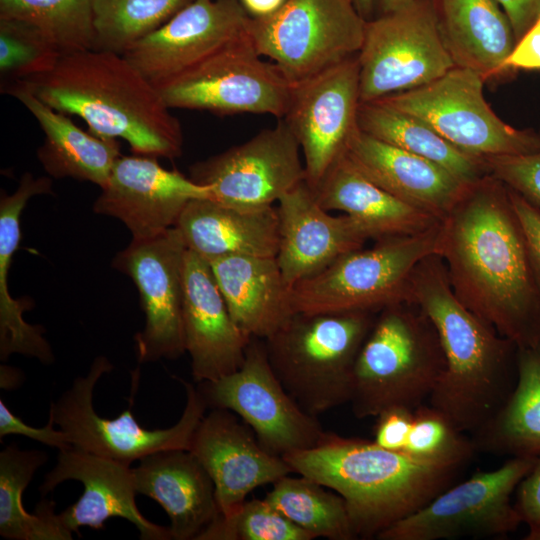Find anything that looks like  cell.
Here are the masks:
<instances>
[{
	"label": "cell",
	"mask_w": 540,
	"mask_h": 540,
	"mask_svg": "<svg viewBox=\"0 0 540 540\" xmlns=\"http://www.w3.org/2000/svg\"><path fill=\"white\" fill-rule=\"evenodd\" d=\"M536 457H512L491 471L445 489L416 512L382 531L379 540H441L503 536L522 523L511 495Z\"/></svg>",
	"instance_id": "12"
},
{
	"label": "cell",
	"mask_w": 540,
	"mask_h": 540,
	"mask_svg": "<svg viewBox=\"0 0 540 540\" xmlns=\"http://www.w3.org/2000/svg\"><path fill=\"white\" fill-rule=\"evenodd\" d=\"M265 499L314 538H357L345 500L308 477L286 475L278 479Z\"/></svg>",
	"instance_id": "34"
},
{
	"label": "cell",
	"mask_w": 540,
	"mask_h": 540,
	"mask_svg": "<svg viewBox=\"0 0 540 540\" xmlns=\"http://www.w3.org/2000/svg\"><path fill=\"white\" fill-rule=\"evenodd\" d=\"M249 19L240 0H194L122 55L158 87L247 35Z\"/></svg>",
	"instance_id": "17"
},
{
	"label": "cell",
	"mask_w": 540,
	"mask_h": 540,
	"mask_svg": "<svg viewBox=\"0 0 540 540\" xmlns=\"http://www.w3.org/2000/svg\"><path fill=\"white\" fill-rule=\"evenodd\" d=\"M441 226L437 254L459 300L517 348L540 343V289L508 188L486 175Z\"/></svg>",
	"instance_id": "1"
},
{
	"label": "cell",
	"mask_w": 540,
	"mask_h": 540,
	"mask_svg": "<svg viewBox=\"0 0 540 540\" xmlns=\"http://www.w3.org/2000/svg\"><path fill=\"white\" fill-rule=\"evenodd\" d=\"M60 56V51L33 25L0 17V73L8 83L48 72Z\"/></svg>",
	"instance_id": "39"
},
{
	"label": "cell",
	"mask_w": 540,
	"mask_h": 540,
	"mask_svg": "<svg viewBox=\"0 0 540 540\" xmlns=\"http://www.w3.org/2000/svg\"><path fill=\"white\" fill-rule=\"evenodd\" d=\"M345 154L377 185L439 220L469 186L442 166L380 141L359 128L349 140Z\"/></svg>",
	"instance_id": "23"
},
{
	"label": "cell",
	"mask_w": 540,
	"mask_h": 540,
	"mask_svg": "<svg viewBox=\"0 0 540 540\" xmlns=\"http://www.w3.org/2000/svg\"><path fill=\"white\" fill-rule=\"evenodd\" d=\"M48 455L21 450L12 444L0 453V535L8 540H71L72 532L60 522L55 503L44 497L35 513L26 512L22 494Z\"/></svg>",
	"instance_id": "33"
},
{
	"label": "cell",
	"mask_w": 540,
	"mask_h": 540,
	"mask_svg": "<svg viewBox=\"0 0 540 540\" xmlns=\"http://www.w3.org/2000/svg\"><path fill=\"white\" fill-rule=\"evenodd\" d=\"M189 451L210 475L222 516L237 510L257 487L293 473L283 457L268 452L252 429L227 409L213 408L204 415Z\"/></svg>",
	"instance_id": "19"
},
{
	"label": "cell",
	"mask_w": 540,
	"mask_h": 540,
	"mask_svg": "<svg viewBox=\"0 0 540 540\" xmlns=\"http://www.w3.org/2000/svg\"><path fill=\"white\" fill-rule=\"evenodd\" d=\"M236 325L265 340L293 314L276 257L232 255L209 262Z\"/></svg>",
	"instance_id": "28"
},
{
	"label": "cell",
	"mask_w": 540,
	"mask_h": 540,
	"mask_svg": "<svg viewBox=\"0 0 540 540\" xmlns=\"http://www.w3.org/2000/svg\"><path fill=\"white\" fill-rule=\"evenodd\" d=\"M357 125L380 141L442 166L464 184L488 175L484 159L458 150L423 120L378 101L360 102Z\"/></svg>",
	"instance_id": "32"
},
{
	"label": "cell",
	"mask_w": 540,
	"mask_h": 540,
	"mask_svg": "<svg viewBox=\"0 0 540 540\" xmlns=\"http://www.w3.org/2000/svg\"><path fill=\"white\" fill-rule=\"evenodd\" d=\"M248 34L221 47L157 87L170 109L237 113L287 112L294 84L274 62L264 61Z\"/></svg>",
	"instance_id": "11"
},
{
	"label": "cell",
	"mask_w": 540,
	"mask_h": 540,
	"mask_svg": "<svg viewBox=\"0 0 540 540\" xmlns=\"http://www.w3.org/2000/svg\"><path fill=\"white\" fill-rule=\"evenodd\" d=\"M359 84L358 54L294 83L282 119L300 145L310 187L345 154L358 129Z\"/></svg>",
	"instance_id": "16"
},
{
	"label": "cell",
	"mask_w": 540,
	"mask_h": 540,
	"mask_svg": "<svg viewBox=\"0 0 540 540\" xmlns=\"http://www.w3.org/2000/svg\"><path fill=\"white\" fill-rule=\"evenodd\" d=\"M137 493L166 511L174 540H197L220 515L214 483L189 450L152 453L132 468Z\"/></svg>",
	"instance_id": "24"
},
{
	"label": "cell",
	"mask_w": 540,
	"mask_h": 540,
	"mask_svg": "<svg viewBox=\"0 0 540 540\" xmlns=\"http://www.w3.org/2000/svg\"><path fill=\"white\" fill-rule=\"evenodd\" d=\"M174 227L187 249L208 262L232 255L276 257L278 252L279 218L273 206L241 209L194 199Z\"/></svg>",
	"instance_id": "25"
},
{
	"label": "cell",
	"mask_w": 540,
	"mask_h": 540,
	"mask_svg": "<svg viewBox=\"0 0 540 540\" xmlns=\"http://www.w3.org/2000/svg\"><path fill=\"white\" fill-rule=\"evenodd\" d=\"M14 82L53 109L82 118L92 133L125 140L136 155L174 159L182 153L179 120L157 87L121 54H62L48 72Z\"/></svg>",
	"instance_id": "2"
},
{
	"label": "cell",
	"mask_w": 540,
	"mask_h": 540,
	"mask_svg": "<svg viewBox=\"0 0 540 540\" xmlns=\"http://www.w3.org/2000/svg\"><path fill=\"white\" fill-rule=\"evenodd\" d=\"M294 473L344 500L357 538H376L448 488L458 467L413 458L374 441L325 432L314 447L283 456Z\"/></svg>",
	"instance_id": "3"
},
{
	"label": "cell",
	"mask_w": 540,
	"mask_h": 540,
	"mask_svg": "<svg viewBox=\"0 0 540 540\" xmlns=\"http://www.w3.org/2000/svg\"><path fill=\"white\" fill-rule=\"evenodd\" d=\"M358 61L361 102L424 86L455 67L433 0H415L366 21Z\"/></svg>",
	"instance_id": "10"
},
{
	"label": "cell",
	"mask_w": 540,
	"mask_h": 540,
	"mask_svg": "<svg viewBox=\"0 0 540 540\" xmlns=\"http://www.w3.org/2000/svg\"><path fill=\"white\" fill-rule=\"evenodd\" d=\"M506 14L515 43L540 17V0H495Z\"/></svg>",
	"instance_id": "46"
},
{
	"label": "cell",
	"mask_w": 540,
	"mask_h": 540,
	"mask_svg": "<svg viewBox=\"0 0 540 540\" xmlns=\"http://www.w3.org/2000/svg\"><path fill=\"white\" fill-rule=\"evenodd\" d=\"M310 188L325 210L351 216L375 240L419 233L441 221L377 185L346 154Z\"/></svg>",
	"instance_id": "27"
},
{
	"label": "cell",
	"mask_w": 540,
	"mask_h": 540,
	"mask_svg": "<svg viewBox=\"0 0 540 540\" xmlns=\"http://www.w3.org/2000/svg\"><path fill=\"white\" fill-rule=\"evenodd\" d=\"M300 145L279 119L273 128L258 132L190 167V178L208 186L212 200L235 208L272 206L287 192L306 181Z\"/></svg>",
	"instance_id": "14"
},
{
	"label": "cell",
	"mask_w": 540,
	"mask_h": 540,
	"mask_svg": "<svg viewBox=\"0 0 540 540\" xmlns=\"http://www.w3.org/2000/svg\"><path fill=\"white\" fill-rule=\"evenodd\" d=\"M95 0H0V17L36 27L62 54L95 49Z\"/></svg>",
	"instance_id": "35"
},
{
	"label": "cell",
	"mask_w": 540,
	"mask_h": 540,
	"mask_svg": "<svg viewBox=\"0 0 540 540\" xmlns=\"http://www.w3.org/2000/svg\"><path fill=\"white\" fill-rule=\"evenodd\" d=\"M440 33L455 66L485 79L506 74L515 45L511 24L495 0H433Z\"/></svg>",
	"instance_id": "29"
},
{
	"label": "cell",
	"mask_w": 540,
	"mask_h": 540,
	"mask_svg": "<svg viewBox=\"0 0 540 540\" xmlns=\"http://www.w3.org/2000/svg\"><path fill=\"white\" fill-rule=\"evenodd\" d=\"M187 247L176 227L147 239H132L112 265L135 283L145 327L135 335L139 362L177 359L185 350L182 320Z\"/></svg>",
	"instance_id": "15"
},
{
	"label": "cell",
	"mask_w": 540,
	"mask_h": 540,
	"mask_svg": "<svg viewBox=\"0 0 540 540\" xmlns=\"http://www.w3.org/2000/svg\"><path fill=\"white\" fill-rule=\"evenodd\" d=\"M503 66L507 73L513 70H540V17L516 41Z\"/></svg>",
	"instance_id": "45"
},
{
	"label": "cell",
	"mask_w": 540,
	"mask_h": 540,
	"mask_svg": "<svg viewBox=\"0 0 540 540\" xmlns=\"http://www.w3.org/2000/svg\"><path fill=\"white\" fill-rule=\"evenodd\" d=\"M66 480L84 487L80 498L58 513L61 524L72 533L82 526L103 529L106 520L120 517L135 525L142 540L172 539L169 526L152 523L139 511L130 466L75 448L60 450L56 465L39 487L42 496Z\"/></svg>",
	"instance_id": "20"
},
{
	"label": "cell",
	"mask_w": 540,
	"mask_h": 540,
	"mask_svg": "<svg viewBox=\"0 0 540 540\" xmlns=\"http://www.w3.org/2000/svg\"><path fill=\"white\" fill-rule=\"evenodd\" d=\"M48 177L22 175L16 191L1 193L0 199V357L6 360L13 353L36 357L42 363L54 360L51 347L42 336L43 327L23 319L27 301L15 300L8 289V272L12 257L21 240L20 217L29 199L35 195L51 194Z\"/></svg>",
	"instance_id": "30"
},
{
	"label": "cell",
	"mask_w": 540,
	"mask_h": 540,
	"mask_svg": "<svg viewBox=\"0 0 540 540\" xmlns=\"http://www.w3.org/2000/svg\"><path fill=\"white\" fill-rule=\"evenodd\" d=\"M365 26L352 0H287L269 17H250L247 34L294 84L357 55Z\"/></svg>",
	"instance_id": "9"
},
{
	"label": "cell",
	"mask_w": 540,
	"mask_h": 540,
	"mask_svg": "<svg viewBox=\"0 0 540 540\" xmlns=\"http://www.w3.org/2000/svg\"><path fill=\"white\" fill-rule=\"evenodd\" d=\"M540 134V131L538 132ZM488 174L540 208V150L484 158Z\"/></svg>",
	"instance_id": "40"
},
{
	"label": "cell",
	"mask_w": 540,
	"mask_h": 540,
	"mask_svg": "<svg viewBox=\"0 0 540 540\" xmlns=\"http://www.w3.org/2000/svg\"><path fill=\"white\" fill-rule=\"evenodd\" d=\"M2 91L15 97L37 120L44 133L37 157L50 176L105 186L121 156L117 138L82 130L68 114L48 106L17 82L5 84Z\"/></svg>",
	"instance_id": "26"
},
{
	"label": "cell",
	"mask_w": 540,
	"mask_h": 540,
	"mask_svg": "<svg viewBox=\"0 0 540 540\" xmlns=\"http://www.w3.org/2000/svg\"><path fill=\"white\" fill-rule=\"evenodd\" d=\"M265 498L245 501L228 516L219 515L197 540H313Z\"/></svg>",
	"instance_id": "37"
},
{
	"label": "cell",
	"mask_w": 540,
	"mask_h": 540,
	"mask_svg": "<svg viewBox=\"0 0 540 540\" xmlns=\"http://www.w3.org/2000/svg\"><path fill=\"white\" fill-rule=\"evenodd\" d=\"M414 410L392 407L380 413L373 441L382 448L403 452L411 431Z\"/></svg>",
	"instance_id": "41"
},
{
	"label": "cell",
	"mask_w": 540,
	"mask_h": 540,
	"mask_svg": "<svg viewBox=\"0 0 540 540\" xmlns=\"http://www.w3.org/2000/svg\"><path fill=\"white\" fill-rule=\"evenodd\" d=\"M359 14L366 20H371L375 17L374 0H352Z\"/></svg>",
	"instance_id": "50"
},
{
	"label": "cell",
	"mask_w": 540,
	"mask_h": 540,
	"mask_svg": "<svg viewBox=\"0 0 540 540\" xmlns=\"http://www.w3.org/2000/svg\"><path fill=\"white\" fill-rule=\"evenodd\" d=\"M441 221L429 229L377 240L339 257L290 288L293 313L371 312L409 303L411 276L425 257L437 254Z\"/></svg>",
	"instance_id": "6"
},
{
	"label": "cell",
	"mask_w": 540,
	"mask_h": 540,
	"mask_svg": "<svg viewBox=\"0 0 540 540\" xmlns=\"http://www.w3.org/2000/svg\"><path fill=\"white\" fill-rule=\"evenodd\" d=\"M198 390L207 406L239 416L274 455L310 449L325 434L317 417L304 411L275 375L262 339H251L237 371L202 382Z\"/></svg>",
	"instance_id": "13"
},
{
	"label": "cell",
	"mask_w": 540,
	"mask_h": 540,
	"mask_svg": "<svg viewBox=\"0 0 540 540\" xmlns=\"http://www.w3.org/2000/svg\"><path fill=\"white\" fill-rule=\"evenodd\" d=\"M194 0H95V49L123 54Z\"/></svg>",
	"instance_id": "36"
},
{
	"label": "cell",
	"mask_w": 540,
	"mask_h": 540,
	"mask_svg": "<svg viewBox=\"0 0 540 540\" xmlns=\"http://www.w3.org/2000/svg\"><path fill=\"white\" fill-rule=\"evenodd\" d=\"M112 368L106 357H96L88 374L75 378L71 386L51 402L49 416L67 435L72 448L127 466L155 452L189 450L208 407L198 388L178 378L186 393V404L179 421L166 429L149 430L136 421L131 406L114 419L102 418L95 412L94 388L102 375Z\"/></svg>",
	"instance_id": "7"
},
{
	"label": "cell",
	"mask_w": 540,
	"mask_h": 540,
	"mask_svg": "<svg viewBox=\"0 0 540 540\" xmlns=\"http://www.w3.org/2000/svg\"><path fill=\"white\" fill-rule=\"evenodd\" d=\"M20 380V371L8 367V366H1V388L4 389H12L15 386L18 385Z\"/></svg>",
	"instance_id": "49"
},
{
	"label": "cell",
	"mask_w": 540,
	"mask_h": 540,
	"mask_svg": "<svg viewBox=\"0 0 540 540\" xmlns=\"http://www.w3.org/2000/svg\"><path fill=\"white\" fill-rule=\"evenodd\" d=\"M508 191L524 232L531 264L540 289V208L510 188Z\"/></svg>",
	"instance_id": "43"
},
{
	"label": "cell",
	"mask_w": 540,
	"mask_h": 540,
	"mask_svg": "<svg viewBox=\"0 0 540 540\" xmlns=\"http://www.w3.org/2000/svg\"><path fill=\"white\" fill-rule=\"evenodd\" d=\"M444 365L437 331L419 307L399 303L382 309L355 361L349 402L354 415L415 410L429 398Z\"/></svg>",
	"instance_id": "4"
},
{
	"label": "cell",
	"mask_w": 540,
	"mask_h": 540,
	"mask_svg": "<svg viewBox=\"0 0 540 540\" xmlns=\"http://www.w3.org/2000/svg\"><path fill=\"white\" fill-rule=\"evenodd\" d=\"M276 209V260L289 288L372 239L369 231L351 216H334L325 210L306 181L284 194Z\"/></svg>",
	"instance_id": "22"
},
{
	"label": "cell",
	"mask_w": 540,
	"mask_h": 540,
	"mask_svg": "<svg viewBox=\"0 0 540 540\" xmlns=\"http://www.w3.org/2000/svg\"><path fill=\"white\" fill-rule=\"evenodd\" d=\"M287 0H240L246 13L251 18H266L275 14Z\"/></svg>",
	"instance_id": "47"
},
{
	"label": "cell",
	"mask_w": 540,
	"mask_h": 540,
	"mask_svg": "<svg viewBox=\"0 0 540 540\" xmlns=\"http://www.w3.org/2000/svg\"><path fill=\"white\" fill-rule=\"evenodd\" d=\"M210 198L208 186L163 168L156 157L121 155L93 211L122 221L132 239H147L174 227L191 200Z\"/></svg>",
	"instance_id": "18"
},
{
	"label": "cell",
	"mask_w": 540,
	"mask_h": 540,
	"mask_svg": "<svg viewBox=\"0 0 540 540\" xmlns=\"http://www.w3.org/2000/svg\"><path fill=\"white\" fill-rule=\"evenodd\" d=\"M461 434L438 410L430 405H420L414 410L403 453L419 460L460 468L477 451L472 439Z\"/></svg>",
	"instance_id": "38"
},
{
	"label": "cell",
	"mask_w": 540,
	"mask_h": 540,
	"mask_svg": "<svg viewBox=\"0 0 540 540\" xmlns=\"http://www.w3.org/2000/svg\"><path fill=\"white\" fill-rule=\"evenodd\" d=\"M183 331L193 379L209 382L237 371L252 338L233 321L210 263L187 249L183 276Z\"/></svg>",
	"instance_id": "21"
},
{
	"label": "cell",
	"mask_w": 540,
	"mask_h": 540,
	"mask_svg": "<svg viewBox=\"0 0 540 540\" xmlns=\"http://www.w3.org/2000/svg\"><path fill=\"white\" fill-rule=\"evenodd\" d=\"M415 0H374L375 16L399 9Z\"/></svg>",
	"instance_id": "48"
},
{
	"label": "cell",
	"mask_w": 540,
	"mask_h": 540,
	"mask_svg": "<svg viewBox=\"0 0 540 540\" xmlns=\"http://www.w3.org/2000/svg\"><path fill=\"white\" fill-rule=\"evenodd\" d=\"M485 79L455 66L440 78L378 101L413 115L458 150L477 158L529 154L540 150V134L517 129L491 109L483 94Z\"/></svg>",
	"instance_id": "8"
},
{
	"label": "cell",
	"mask_w": 540,
	"mask_h": 540,
	"mask_svg": "<svg viewBox=\"0 0 540 540\" xmlns=\"http://www.w3.org/2000/svg\"><path fill=\"white\" fill-rule=\"evenodd\" d=\"M375 318L371 312L293 313L264 340L270 365L312 416L350 402L354 365Z\"/></svg>",
	"instance_id": "5"
},
{
	"label": "cell",
	"mask_w": 540,
	"mask_h": 540,
	"mask_svg": "<svg viewBox=\"0 0 540 540\" xmlns=\"http://www.w3.org/2000/svg\"><path fill=\"white\" fill-rule=\"evenodd\" d=\"M54 426L55 423L50 416L48 423L42 428L29 426L13 414L2 399L0 401V439L6 435L17 434L57 448L59 451L72 448L67 435Z\"/></svg>",
	"instance_id": "42"
},
{
	"label": "cell",
	"mask_w": 540,
	"mask_h": 540,
	"mask_svg": "<svg viewBox=\"0 0 540 540\" xmlns=\"http://www.w3.org/2000/svg\"><path fill=\"white\" fill-rule=\"evenodd\" d=\"M514 507L528 526L540 524V455L518 484Z\"/></svg>",
	"instance_id": "44"
},
{
	"label": "cell",
	"mask_w": 540,
	"mask_h": 540,
	"mask_svg": "<svg viewBox=\"0 0 540 540\" xmlns=\"http://www.w3.org/2000/svg\"><path fill=\"white\" fill-rule=\"evenodd\" d=\"M525 540H540V524L529 526V532L524 537Z\"/></svg>",
	"instance_id": "51"
},
{
	"label": "cell",
	"mask_w": 540,
	"mask_h": 540,
	"mask_svg": "<svg viewBox=\"0 0 540 540\" xmlns=\"http://www.w3.org/2000/svg\"><path fill=\"white\" fill-rule=\"evenodd\" d=\"M517 378L505 404L472 441L476 450L540 455V343L517 349Z\"/></svg>",
	"instance_id": "31"
}]
</instances>
